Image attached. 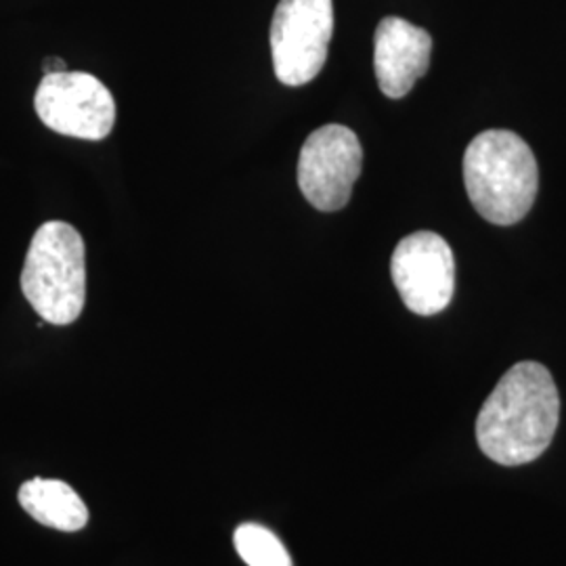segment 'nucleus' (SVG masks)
<instances>
[{"mask_svg": "<svg viewBox=\"0 0 566 566\" xmlns=\"http://www.w3.org/2000/svg\"><path fill=\"white\" fill-rule=\"evenodd\" d=\"M560 422L558 388L546 365L510 367L476 418V441L489 460L525 465L544 455Z\"/></svg>", "mask_w": 566, "mask_h": 566, "instance_id": "f257e3e1", "label": "nucleus"}, {"mask_svg": "<svg viewBox=\"0 0 566 566\" xmlns=\"http://www.w3.org/2000/svg\"><path fill=\"white\" fill-rule=\"evenodd\" d=\"M464 182L476 212L493 224L518 223L533 208L539 168L533 149L512 130L474 137L464 154Z\"/></svg>", "mask_w": 566, "mask_h": 566, "instance_id": "f03ea898", "label": "nucleus"}, {"mask_svg": "<svg viewBox=\"0 0 566 566\" xmlns=\"http://www.w3.org/2000/svg\"><path fill=\"white\" fill-rule=\"evenodd\" d=\"M25 301L51 325L74 324L86 303L84 240L72 224L51 221L34 233L21 271Z\"/></svg>", "mask_w": 566, "mask_h": 566, "instance_id": "7ed1b4c3", "label": "nucleus"}, {"mask_svg": "<svg viewBox=\"0 0 566 566\" xmlns=\"http://www.w3.org/2000/svg\"><path fill=\"white\" fill-rule=\"evenodd\" d=\"M332 34V0H280L271 21V55L277 81L287 86L313 81L324 70Z\"/></svg>", "mask_w": 566, "mask_h": 566, "instance_id": "20e7f679", "label": "nucleus"}, {"mask_svg": "<svg viewBox=\"0 0 566 566\" xmlns=\"http://www.w3.org/2000/svg\"><path fill=\"white\" fill-rule=\"evenodd\" d=\"M34 107L44 126L84 142H103L116 124V102L109 88L86 72L46 74Z\"/></svg>", "mask_w": 566, "mask_h": 566, "instance_id": "39448f33", "label": "nucleus"}, {"mask_svg": "<svg viewBox=\"0 0 566 566\" xmlns=\"http://www.w3.org/2000/svg\"><path fill=\"white\" fill-rule=\"evenodd\" d=\"M361 166L364 149L357 135L343 124H325L308 135L301 149V191L317 210L336 212L350 200Z\"/></svg>", "mask_w": 566, "mask_h": 566, "instance_id": "423d86ee", "label": "nucleus"}, {"mask_svg": "<svg viewBox=\"0 0 566 566\" xmlns=\"http://www.w3.org/2000/svg\"><path fill=\"white\" fill-rule=\"evenodd\" d=\"M390 273L405 306L416 315H437L453 298L455 256L439 233L418 231L403 238L392 252Z\"/></svg>", "mask_w": 566, "mask_h": 566, "instance_id": "0eeeda50", "label": "nucleus"}, {"mask_svg": "<svg viewBox=\"0 0 566 566\" xmlns=\"http://www.w3.org/2000/svg\"><path fill=\"white\" fill-rule=\"evenodd\" d=\"M432 53L430 34L401 20L385 18L376 28L374 67L380 91L388 99H401L428 72Z\"/></svg>", "mask_w": 566, "mask_h": 566, "instance_id": "6e6552de", "label": "nucleus"}, {"mask_svg": "<svg viewBox=\"0 0 566 566\" xmlns=\"http://www.w3.org/2000/svg\"><path fill=\"white\" fill-rule=\"evenodd\" d=\"M20 504L36 523L74 533L88 523V507L81 495L63 481L32 479L20 489Z\"/></svg>", "mask_w": 566, "mask_h": 566, "instance_id": "1a4fd4ad", "label": "nucleus"}, {"mask_svg": "<svg viewBox=\"0 0 566 566\" xmlns=\"http://www.w3.org/2000/svg\"><path fill=\"white\" fill-rule=\"evenodd\" d=\"M233 544L248 566H292L290 552L269 528L245 523L235 528Z\"/></svg>", "mask_w": 566, "mask_h": 566, "instance_id": "9d476101", "label": "nucleus"}, {"mask_svg": "<svg viewBox=\"0 0 566 566\" xmlns=\"http://www.w3.org/2000/svg\"><path fill=\"white\" fill-rule=\"evenodd\" d=\"M42 72H44V76L46 74H57V72H67V65L60 57H49L42 63Z\"/></svg>", "mask_w": 566, "mask_h": 566, "instance_id": "9b49d317", "label": "nucleus"}]
</instances>
